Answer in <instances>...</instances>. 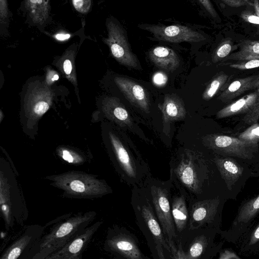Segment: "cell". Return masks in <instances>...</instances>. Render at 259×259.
<instances>
[{"label":"cell","instance_id":"obj_1","mask_svg":"<svg viewBox=\"0 0 259 259\" xmlns=\"http://www.w3.org/2000/svg\"><path fill=\"white\" fill-rule=\"evenodd\" d=\"M169 179L182 189L191 200H201L227 195L214 163L206 154L184 148L172 156Z\"/></svg>","mask_w":259,"mask_h":259},{"label":"cell","instance_id":"obj_2","mask_svg":"<svg viewBox=\"0 0 259 259\" xmlns=\"http://www.w3.org/2000/svg\"><path fill=\"white\" fill-rule=\"evenodd\" d=\"M97 215L94 210L66 214L47 223L52 225L41 236L29 251L27 258L46 259L66 245L84 228L89 226Z\"/></svg>","mask_w":259,"mask_h":259},{"label":"cell","instance_id":"obj_3","mask_svg":"<svg viewBox=\"0 0 259 259\" xmlns=\"http://www.w3.org/2000/svg\"><path fill=\"white\" fill-rule=\"evenodd\" d=\"M131 204L138 228L154 259L172 258V253L151 201L141 185L132 188Z\"/></svg>","mask_w":259,"mask_h":259},{"label":"cell","instance_id":"obj_4","mask_svg":"<svg viewBox=\"0 0 259 259\" xmlns=\"http://www.w3.org/2000/svg\"><path fill=\"white\" fill-rule=\"evenodd\" d=\"M50 185L62 191V196L70 199H95L113 193L104 179L97 175L79 170H69L47 176Z\"/></svg>","mask_w":259,"mask_h":259},{"label":"cell","instance_id":"obj_5","mask_svg":"<svg viewBox=\"0 0 259 259\" xmlns=\"http://www.w3.org/2000/svg\"><path fill=\"white\" fill-rule=\"evenodd\" d=\"M12 164L1 159L0 162V206L6 230L27 220L28 210Z\"/></svg>","mask_w":259,"mask_h":259},{"label":"cell","instance_id":"obj_6","mask_svg":"<svg viewBox=\"0 0 259 259\" xmlns=\"http://www.w3.org/2000/svg\"><path fill=\"white\" fill-rule=\"evenodd\" d=\"M110 158L120 181L128 186L141 185L151 173L148 163L134 148L109 134Z\"/></svg>","mask_w":259,"mask_h":259},{"label":"cell","instance_id":"obj_7","mask_svg":"<svg viewBox=\"0 0 259 259\" xmlns=\"http://www.w3.org/2000/svg\"><path fill=\"white\" fill-rule=\"evenodd\" d=\"M152 204L155 215L175 259L178 237L172 218L171 207V189L172 185L169 179L161 180L151 174L141 184Z\"/></svg>","mask_w":259,"mask_h":259},{"label":"cell","instance_id":"obj_8","mask_svg":"<svg viewBox=\"0 0 259 259\" xmlns=\"http://www.w3.org/2000/svg\"><path fill=\"white\" fill-rule=\"evenodd\" d=\"M204 154H216L235 158L249 165L259 174V145L255 146L238 137L209 134L201 138Z\"/></svg>","mask_w":259,"mask_h":259},{"label":"cell","instance_id":"obj_9","mask_svg":"<svg viewBox=\"0 0 259 259\" xmlns=\"http://www.w3.org/2000/svg\"><path fill=\"white\" fill-rule=\"evenodd\" d=\"M220 232L215 229L187 230L179 238L175 259H212L222 249L223 241L217 242Z\"/></svg>","mask_w":259,"mask_h":259},{"label":"cell","instance_id":"obj_10","mask_svg":"<svg viewBox=\"0 0 259 259\" xmlns=\"http://www.w3.org/2000/svg\"><path fill=\"white\" fill-rule=\"evenodd\" d=\"M205 154L214 163L228 199L236 200L247 181L252 177H259L258 173L240 160L216 154Z\"/></svg>","mask_w":259,"mask_h":259},{"label":"cell","instance_id":"obj_11","mask_svg":"<svg viewBox=\"0 0 259 259\" xmlns=\"http://www.w3.org/2000/svg\"><path fill=\"white\" fill-rule=\"evenodd\" d=\"M227 200L222 195L201 200H191L188 230L212 228L221 233L222 213Z\"/></svg>","mask_w":259,"mask_h":259},{"label":"cell","instance_id":"obj_12","mask_svg":"<svg viewBox=\"0 0 259 259\" xmlns=\"http://www.w3.org/2000/svg\"><path fill=\"white\" fill-rule=\"evenodd\" d=\"M103 248L116 258H150L142 252L136 236L125 227L117 225L108 228Z\"/></svg>","mask_w":259,"mask_h":259},{"label":"cell","instance_id":"obj_13","mask_svg":"<svg viewBox=\"0 0 259 259\" xmlns=\"http://www.w3.org/2000/svg\"><path fill=\"white\" fill-rule=\"evenodd\" d=\"M259 214V194L243 200L239 205L236 215L230 227L222 230V239L234 244L255 223Z\"/></svg>","mask_w":259,"mask_h":259},{"label":"cell","instance_id":"obj_14","mask_svg":"<svg viewBox=\"0 0 259 259\" xmlns=\"http://www.w3.org/2000/svg\"><path fill=\"white\" fill-rule=\"evenodd\" d=\"M107 37L103 41L109 47L111 53L115 60L126 67L139 69L136 55L132 51L127 37L122 27L112 20L106 23Z\"/></svg>","mask_w":259,"mask_h":259},{"label":"cell","instance_id":"obj_15","mask_svg":"<svg viewBox=\"0 0 259 259\" xmlns=\"http://www.w3.org/2000/svg\"><path fill=\"white\" fill-rule=\"evenodd\" d=\"M139 27L150 32L157 40L169 42H198L205 39L203 35L186 26L141 24Z\"/></svg>","mask_w":259,"mask_h":259},{"label":"cell","instance_id":"obj_16","mask_svg":"<svg viewBox=\"0 0 259 259\" xmlns=\"http://www.w3.org/2000/svg\"><path fill=\"white\" fill-rule=\"evenodd\" d=\"M103 223V221L100 220L90 224L46 259H81L83 252Z\"/></svg>","mask_w":259,"mask_h":259},{"label":"cell","instance_id":"obj_17","mask_svg":"<svg viewBox=\"0 0 259 259\" xmlns=\"http://www.w3.org/2000/svg\"><path fill=\"white\" fill-rule=\"evenodd\" d=\"M46 227L39 225L27 226L3 251L0 259H18L27 256L32 247L45 233Z\"/></svg>","mask_w":259,"mask_h":259},{"label":"cell","instance_id":"obj_18","mask_svg":"<svg viewBox=\"0 0 259 259\" xmlns=\"http://www.w3.org/2000/svg\"><path fill=\"white\" fill-rule=\"evenodd\" d=\"M191 199L174 184L171 189V207L172 218L179 238L188 229Z\"/></svg>","mask_w":259,"mask_h":259},{"label":"cell","instance_id":"obj_19","mask_svg":"<svg viewBox=\"0 0 259 259\" xmlns=\"http://www.w3.org/2000/svg\"><path fill=\"white\" fill-rule=\"evenodd\" d=\"M114 81L132 104L145 113L149 112L148 95L142 86L133 80L123 77H116Z\"/></svg>","mask_w":259,"mask_h":259},{"label":"cell","instance_id":"obj_20","mask_svg":"<svg viewBox=\"0 0 259 259\" xmlns=\"http://www.w3.org/2000/svg\"><path fill=\"white\" fill-rule=\"evenodd\" d=\"M162 114L163 123H169L185 118L186 110L182 100L175 94H166L163 103L158 105Z\"/></svg>","mask_w":259,"mask_h":259},{"label":"cell","instance_id":"obj_21","mask_svg":"<svg viewBox=\"0 0 259 259\" xmlns=\"http://www.w3.org/2000/svg\"><path fill=\"white\" fill-rule=\"evenodd\" d=\"M259 86V74L237 79L226 87L218 99L224 103H228L246 91L256 90Z\"/></svg>","mask_w":259,"mask_h":259},{"label":"cell","instance_id":"obj_22","mask_svg":"<svg viewBox=\"0 0 259 259\" xmlns=\"http://www.w3.org/2000/svg\"><path fill=\"white\" fill-rule=\"evenodd\" d=\"M150 60L158 67L168 71L177 69L180 64L177 54L165 46H156L149 52Z\"/></svg>","mask_w":259,"mask_h":259},{"label":"cell","instance_id":"obj_23","mask_svg":"<svg viewBox=\"0 0 259 259\" xmlns=\"http://www.w3.org/2000/svg\"><path fill=\"white\" fill-rule=\"evenodd\" d=\"M257 89L219 110L216 116L223 118L241 113H247L253 107L257 96Z\"/></svg>","mask_w":259,"mask_h":259},{"label":"cell","instance_id":"obj_24","mask_svg":"<svg viewBox=\"0 0 259 259\" xmlns=\"http://www.w3.org/2000/svg\"><path fill=\"white\" fill-rule=\"evenodd\" d=\"M103 110L107 116L121 126H130L132 120L128 111L116 98L106 99Z\"/></svg>","mask_w":259,"mask_h":259},{"label":"cell","instance_id":"obj_25","mask_svg":"<svg viewBox=\"0 0 259 259\" xmlns=\"http://www.w3.org/2000/svg\"><path fill=\"white\" fill-rule=\"evenodd\" d=\"M240 254H259V222L255 223L235 244Z\"/></svg>","mask_w":259,"mask_h":259},{"label":"cell","instance_id":"obj_26","mask_svg":"<svg viewBox=\"0 0 259 259\" xmlns=\"http://www.w3.org/2000/svg\"><path fill=\"white\" fill-rule=\"evenodd\" d=\"M25 7L33 23L42 25L50 15V0H25Z\"/></svg>","mask_w":259,"mask_h":259},{"label":"cell","instance_id":"obj_27","mask_svg":"<svg viewBox=\"0 0 259 259\" xmlns=\"http://www.w3.org/2000/svg\"><path fill=\"white\" fill-rule=\"evenodd\" d=\"M239 49L229 55L225 60L240 61L251 58H259V41L242 40L238 45Z\"/></svg>","mask_w":259,"mask_h":259},{"label":"cell","instance_id":"obj_28","mask_svg":"<svg viewBox=\"0 0 259 259\" xmlns=\"http://www.w3.org/2000/svg\"><path fill=\"white\" fill-rule=\"evenodd\" d=\"M48 92L39 91L29 98L28 111L34 116L42 115L49 109L51 97Z\"/></svg>","mask_w":259,"mask_h":259},{"label":"cell","instance_id":"obj_29","mask_svg":"<svg viewBox=\"0 0 259 259\" xmlns=\"http://www.w3.org/2000/svg\"><path fill=\"white\" fill-rule=\"evenodd\" d=\"M229 76L223 72L218 73L210 81L202 94V98L206 101L210 100L226 83Z\"/></svg>","mask_w":259,"mask_h":259},{"label":"cell","instance_id":"obj_30","mask_svg":"<svg viewBox=\"0 0 259 259\" xmlns=\"http://www.w3.org/2000/svg\"><path fill=\"white\" fill-rule=\"evenodd\" d=\"M242 140L255 146L259 145V123L250 125L237 136Z\"/></svg>","mask_w":259,"mask_h":259},{"label":"cell","instance_id":"obj_31","mask_svg":"<svg viewBox=\"0 0 259 259\" xmlns=\"http://www.w3.org/2000/svg\"><path fill=\"white\" fill-rule=\"evenodd\" d=\"M232 42L230 38L224 40L214 51L212 56V62L217 63L226 59L232 51Z\"/></svg>","mask_w":259,"mask_h":259},{"label":"cell","instance_id":"obj_32","mask_svg":"<svg viewBox=\"0 0 259 259\" xmlns=\"http://www.w3.org/2000/svg\"><path fill=\"white\" fill-rule=\"evenodd\" d=\"M59 155L64 161L73 165H82L85 161L84 157L81 155L68 149L60 150Z\"/></svg>","mask_w":259,"mask_h":259},{"label":"cell","instance_id":"obj_33","mask_svg":"<svg viewBox=\"0 0 259 259\" xmlns=\"http://www.w3.org/2000/svg\"><path fill=\"white\" fill-rule=\"evenodd\" d=\"M257 96L256 102L252 108L247 113L243 118L244 122L248 125H251L257 122L259 119V86L257 89Z\"/></svg>","mask_w":259,"mask_h":259},{"label":"cell","instance_id":"obj_34","mask_svg":"<svg viewBox=\"0 0 259 259\" xmlns=\"http://www.w3.org/2000/svg\"><path fill=\"white\" fill-rule=\"evenodd\" d=\"M254 12L244 11L241 15L243 20L250 23L259 25V3L257 0H254L253 6Z\"/></svg>","mask_w":259,"mask_h":259},{"label":"cell","instance_id":"obj_35","mask_svg":"<svg viewBox=\"0 0 259 259\" xmlns=\"http://www.w3.org/2000/svg\"><path fill=\"white\" fill-rule=\"evenodd\" d=\"M231 68L240 70L250 69L259 67V58H251L240 60L236 63L230 64Z\"/></svg>","mask_w":259,"mask_h":259},{"label":"cell","instance_id":"obj_36","mask_svg":"<svg viewBox=\"0 0 259 259\" xmlns=\"http://www.w3.org/2000/svg\"><path fill=\"white\" fill-rule=\"evenodd\" d=\"M72 4L75 10L79 13H88L91 6V0H72Z\"/></svg>","mask_w":259,"mask_h":259},{"label":"cell","instance_id":"obj_37","mask_svg":"<svg viewBox=\"0 0 259 259\" xmlns=\"http://www.w3.org/2000/svg\"><path fill=\"white\" fill-rule=\"evenodd\" d=\"M9 14L7 0H0V22L2 25L7 22Z\"/></svg>","mask_w":259,"mask_h":259},{"label":"cell","instance_id":"obj_38","mask_svg":"<svg viewBox=\"0 0 259 259\" xmlns=\"http://www.w3.org/2000/svg\"><path fill=\"white\" fill-rule=\"evenodd\" d=\"M219 259H240L241 257L232 248L221 249L219 253Z\"/></svg>","mask_w":259,"mask_h":259},{"label":"cell","instance_id":"obj_39","mask_svg":"<svg viewBox=\"0 0 259 259\" xmlns=\"http://www.w3.org/2000/svg\"><path fill=\"white\" fill-rule=\"evenodd\" d=\"M198 1L212 18H216L218 17V15L210 0H198Z\"/></svg>","mask_w":259,"mask_h":259},{"label":"cell","instance_id":"obj_40","mask_svg":"<svg viewBox=\"0 0 259 259\" xmlns=\"http://www.w3.org/2000/svg\"><path fill=\"white\" fill-rule=\"evenodd\" d=\"M226 5L231 7H240L244 6L250 5L252 6V3L249 0H222Z\"/></svg>","mask_w":259,"mask_h":259},{"label":"cell","instance_id":"obj_41","mask_svg":"<svg viewBox=\"0 0 259 259\" xmlns=\"http://www.w3.org/2000/svg\"><path fill=\"white\" fill-rule=\"evenodd\" d=\"M167 79L165 74L161 72L156 73L153 77L154 83L158 86L163 85L167 81Z\"/></svg>","mask_w":259,"mask_h":259},{"label":"cell","instance_id":"obj_42","mask_svg":"<svg viewBox=\"0 0 259 259\" xmlns=\"http://www.w3.org/2000/svg\"><path fill=\"white\" fill-rule=\"evenodd\" d=\"M71 35L69 33H65L64 32H58L53 35V37L57 40L60 41H64L68 39Z\"/></svg>","mask_w":259,"mask_h":259},{"label":"cell","instance_id":"obj_43","mask_svg":"<svg viewBox=\"0 0 259 259\" xmlns=\"http://www.w3.org/2000/svg\"><path fill=\"white\" fill-rule=\"evenodd\" d=\"M63 69L65 73L67 75H69L72 69V63L69 59H66L63 63Z\"/></svg>","mask_w":259,"mask_h":259},{"label":"cell","instance_id":"obj_44","mask_svg":"<svg viewBox=\"0 0 259 259\" xmlns=\"http://www.w3.org/2000/svg\"><path fill=\"white\" fill-rule=\"evenodd\" d=\"M59 79V76L57 74H55L53 76V77H52V81H54V80H57Z\"/></svg>","mask_w":259,"mask_h":259}]
</instances>
